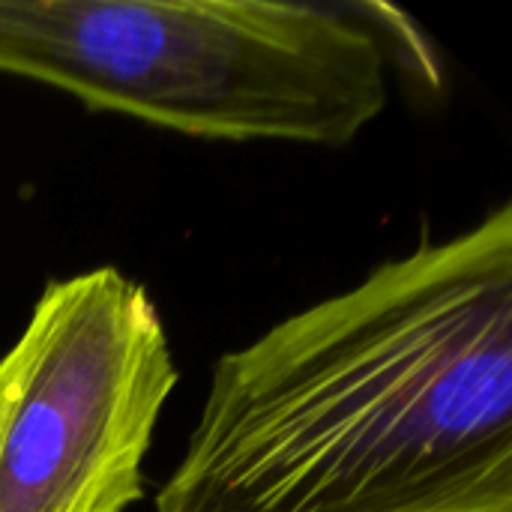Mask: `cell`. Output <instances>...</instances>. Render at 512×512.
<instances>
[{
  "label": "cell",
  "mask_w": 512,
  "mask_h": 512,
  "mask_svg": "<svg viewBox=\"0 0 512 512\" xmlns=\"http://www.w3.org/2000/svg\"><path fill=\"white\" fill-rule=\"evenodd\" d=\"M156 512H512V204L219 357Z\"/></svg>",
  "instance_id": "6da1fadb"
},
{
  "label": "cell",
  "mask_w": 512,
  "mask_h": 512,
  "mask_svg": "<svg viewBox=\"0 0 512 512\" xmlns=\"http://www.w3.org/2000/svg\"><path fill=\"white\" fill-rule=\"evenodd\" d=\"M180 381L153 294L117 267L45 282L0 357V512H126Z\"/></svg>",
  "instance_id": "3957f363"
},
{
  "label": "cell",
  "mask_w": 512,
  "mask_h": 512,
  "mask_svg": "<svg viewBox=\"0 0 512 512\" xmlns=\"http://www.w3.org/2000/svg\"><path fill=\"white\" fill-rule=\"evenodd\" d=\"M354 3L0 0V75L213 141L345 147L387 105Z\"/></svg>",
  "instance_id": "7a4b0ae2"
}]
</instances>
